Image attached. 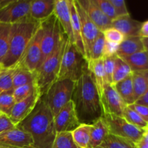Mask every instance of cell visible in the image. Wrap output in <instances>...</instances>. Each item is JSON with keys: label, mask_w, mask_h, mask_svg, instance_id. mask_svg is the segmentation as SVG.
I'll list each match as a JSON object with an SVG mask.
<instances>
[{"label": "cell", "mask_w": 148, "mask_h": 148, "mask_svg": "<svg viewBox=\"0 0 148 148\" xmlns=\"http://www.w3.org/2000/svg\"><path fill=\"white\" fill-rule=\"evenodd\" d=\"M30 4L27 0H10L0 10V23L13 25L30 19Z\"/></svg>", "instance_id": "10"}, {"label": "cell", "mask_w": 148, "mask_h": 148, "mask_svg": "<svg viewBox=\"0 0 148 148\" xmlns=\"http://www.w3.org/2000/svg\"><path fill=\"white\" fill-rule=\"evenodd\" d=\"M75 3L80 21L81 32H82L84 49H85V60L88 62L90 59V53L92 44L101 31L91 21L78 0H75Z\"/></svg>", "instance_id": "11"}, {"label": "cell", "mask_w": 148, "mask_h": 148, "mask_svg": "<svg viewBox=\"0 0 148 148\" xmlns=\"http://www.w3.org/2000/svg\"><path fill=\"white\" fill-rule=\"evenodd\" d=\"M110 134L127 139L137 144L143 138L145 130L130 124L124 117L113 114L103 115Z\"/></svg>", "instance_id": "8"}, {"label": "cell", "mask_w": 148, "mask_h": 148, "mask_svg": "<svg viewBox=\"0 0 148 148\" xmlns=\"http://www.w3.org/2000/svg\"><path fill=\"white\" fill-rule=\"evenodd\" d=\"M17 127L32 136L34 148H51L56 134L53 116L42 98L31 114Z\"/></svg>", "instance_id": "2"}, {"label": "cell", "mask_w": 148, "mask_h": 148, "mask_svg": "<svg viewBox=\"0 0 148 148\" xmlns=\"http://www.w3.org/2000/svg\"><path fill=\"white\" fill-rule=\"evenodd\" d=\"M143 23L134 20L130 15L116 18L111 22V27L121 32L124 37L140 36V28Z\"/></svg>", "instance_id": "19"}, {"label": "cell", "mask_w": 148, "mask_h": 148, "mask_svg": "<svg viewBox=\"0 0 148 148\" xmlns=\"http://www.w3.org/2000/svg\"><path fill=\"white\" fill-rule=\"evenodd\" d=\"M106 39L103 32H100L98 36L95 38L92 48H91L90 59L88 61L97 60L103 58V49L105 46Z\"/></svg>", "instance_id": "36"}, {"label": "cell", "mask_w": 148, "mask_h": 148, "mask_svg": "<svg viewBox=\"0 0 148 148\" xmlns=\"http://www.w3.org/2000/svg\"><path fill=\"white\" fill-rule=\"evenodd\" d=\"M10 0H0V10L9 4Z\"/></svg>", "instance_id": "48"}, {"label": "cell", "mask_w": 148, "mask_h": 148, "mask_svg": "<svg viewBox=\"0 0 148 148\" xmlns=\"http://www.w3.org/2000/svg\"><path fill=\"white\" fill-rule=\"evenodd\" d=\"M108 134L109 132H108V127L103 117H101L92 124L90 148L98 147Z\"/></svg>", "instance_id": "23"}, {"label": "cell", "mask_w": 148, "mask_h": 148, "mask_svg": "<svg viewBox=\"0 0 148 148\" xmlns=\"http://www.w3.org/2000/svg\"><path fill=\"white\" fill-rule=\"evenodd\" d=\"M38 88V87L36 82L30 84H27V85L14 88L12 92V95L14 98V101H15L16 103H18L20 101H23L25 98H26L29 95H31Z\"/></svg>", "instance_id": "37"}, {"label": "cell", "mask_w": 148, "mask_h": 148, "mask_svg": "<svg viewBox=\"0 0 148 148\" xmlns=\"http://www.w3.org/2000/svg\"><path fill=\"white\" fill-rule=\"evenodd\" d=\"M41 97L42 94L40 89L38 88L28 97L16 103L9 116L12 122L17 127L20 122L25 119L36 108Z\"/></svg>", "instance_id": "15"}, {"label": "cell", "mask_w": 148, "mask_h": 148, "mask_svg": "<svg viewBox=\"0 0 148 148\" xmlns=\"http://www.w3.org/2000/svg\"><path fill=\"white\" fill-rule=\"evenodd\" d=\"M40 23L30 18L11 25L7 55L1 62L5 69L15 65L25 52Z\"/></svg>", "instance_id": "3"}, {"label": "cell", "mask_w": 148, "mask_h": 148, "mask_svg": "<svg viewBox=\"0 0 148 148\" xmlns=\"http://www.w3.org/2000/svg\"><path fill=\"white\" fill-rule=\"evenodd\" d=\"M133 88H134L135 102L144 95L148 88V71L132 72Z\"/></svg>", "instance_id": "27"}, {"label": "cell", "mask_w": 148, "mask_h": 148, "mask_svg": "<svg viewBox=\"0 0 148 148\" xmlns=\"http://www.w3.org/2000/svg\"><path fill=\"white\" fill-rule=\"evenodd\" d=\"M55 0H33L30 4V17L36 21H43L54 12Z\"/></svg>", "instance_id": "18"}, {"label": "cell", "mask_w": 148, "mask_h": 148, "mask_svg": "<svg viewBox=\"0 0 148 148\" xmlns=\"http://www.w3.org/2000/svg\"><path fill=\"white\" fill-rule=\"evenodd\" d=\"M88 69L90 72L95 87L98 90L100 100L103 93L104 86L106 82L105 72L103 67V58L97 60H90L88 62Z\"/></svg>", "instance_id": "20"}, {"label": "cell", "mask_w": 148, "mask_h": 148, "mask_svg": "<svg viewBox=\"0 0 148 148\" xmlns=\"http://www.w3.org/2000/svg\"><path fill=\"white\" fill-rule=\"evenodd\" d=\"M1 114H1V113H0V116H1Z\"/></svg>", "instance_id": "51"}, {"label": "cell", "mask_w": 148, "mask_h": 148, "mask_svg": "<svg viewBox=\"0 0 148 148\" xmlns=\"http://www.w3.org/2000/svg\"><path fill=\"white\" fill-rule=\"evenodd\" d=\"M70 12L71 20H72V30L73 36V44L77 49L78 51L83 56L85 59V49H84L83 40L81 32V25L79 21V15L75 5V0H70Z\"/></svg>", "instance_id": "21"}, {"label": "cell", "mask_w": 148, "mask_h": 148, "mask_svg": "<svg viewBox=\"0 0 148 148\" xmlns=\"http://www.w3.org/2000/svg\"><path fill=\"white\" fill-rule=\"evenodd\" d=\"M40 23L42 28L40 66L53 53L63 33V30L54 13L46 20L40 22Z\"/></svg>", "instance_id": "7"}, {"label": "cell", "mask_w": 148, "mask_h": 148, "mask_svg": "<svg viewBox=\"0 0 148 148\" xmlns=\"http://www.w3.org/2000/svg\"><path fill=\"white\" fill-rule=\"evenodd\" d=\"M112 85L127 106L132 105L135 103L132 75Z\"/></svg>", "instance_id": "24"}, {"label": "cell", "mask_w": 148, "mask_h": 148, "mask_svg": "<svg viewBox=\"0 0 148 148\" xmlns=\"http://www.w3.org/2000/svg\"><path fill=\"white\" fill-rule=\"evenodd\" d=\"M142 140H143V143H144L148 147V129H147L146 130H145V132L144 134H143Z\"/></svg>", "instance_id": "47"}, {"label": "cell", "mask_w": 148, "mask_h": 148, "mask_svg": "<svg viewBox=\"0 0 148 148\" xmlns=\"http://www.w3.org/2000/svg\"><path fill=\"white\" fill-rule=\"evenodd\" d=\"M17 70V66H13L6 69L4 72L0 75V93L8 91H12L13 88V77Z\"/></svg>", "instance_id": "33"}, {"label": "cell", "mask_w": 148, "mask_h": 148, "mask_svg": "<svg viewBox=\"0 0 148 148\" xmlns=\"http://www.w3.org/2000/svg\"><path fill=\"white\" fill-rule=\"evenodd\" d=\"M12 91L0 93V113L10 116L11 111L16 103L12 95Z\"/></svg>", "instance_id": "35"}, {"label": "cell", "mask_w": 148, "mask_h": 148, "mask_svg": "<svg viewBox=\"0 0 148 148\" xmlns=\"http://www.w3.org/2000/svg\"><path fill=\"white\" fill-rule=\"evenodd\" d=\"M51 148H77L72 138V132H57L52 144Z\"/></svg>", "instance_id": "32"}, {"label": "cell", "mask_w": 148, "mask_h": 148, "mask_svg": "<svg viewBox=\"0 0 148 148\" xmlns=\"http://www.w3.org/2000/svg\"><path fill=\"white\" fill-rule=\"evenodd\" d=\"M92 124H81L72 132V138L77 148H90Z\"/></svg>", "instance_id": "26"}, {"label": "cell", "mask_w": 148, "mask_h": 148, "mask_svg": "<svg viewBox=\"0 0 148 148\" xmlns=\"http://www.w3.org/2000/svg\"><path fill=\"white\" fill-rule=\"evenodd\" d=\"M53 120L56 133L62 132H72L81 124L72 100L68 102L53 117Z\"/></svg>", "instance_id": "13"}, {"label": "cell", "mask_w": 148, "mask_h": 148, "mask_svg": "<svg viewBox=\"0 0 148 148\" xmlns=\"http://www.w3.org/2000/svg\"><path fill=\"white\" fill-rule=\"evenodd\" d=\"M0 147L34 148V143L28 132L15 127L0 134Z\"/></svg>", "instance_id": "14"}, {"label": "cell", "mask_w": 148, "mask_h": 148, "mask_svg": "<svg viewBox=\"0 0 148 148\" xmlns=\"http://www.w3.org/2000/svg\"><path fill=\"white\" fill-rule=\"evenodd\" d=\"M89 18L98 30L103 32L111 27V20L103 13L95 0H78Z\"/></svg>", "instance_id": "16"}, {"label": "cell", "mask_w": 148, "mask_h": 148, "mask_svg": "<svg viewBox=\"0 0 148 148\" xmlns=\"http://www.w3.org/2000/svg\"><path fill=\"white\" fill-rule=\"evenodd\" d=\"M72 100L80 124H92L102 117L101 101L88 64L75 82Z\"/></svg>", "instance_id": "1"}, {"label": "cell", "mask_w": 148, "mask_h": 148, "mask_svg": "<svg viewBox=\"0 0 148 148\" xmlns=\"http://www.w3.org/2000/svg\"><path fill=\"white\" fill-rule=\"evenodd\" d=\"M132 71L128 64L119 56H116L115 67H114V75H113L112 85L123 80L130 75H132Z\"/></svg>", "instance_id": "30"}, {"label": "cell", "mask_w": 148, "mask_h": 148, "mask_svg": "<svg viewBox=\"0 0 148 148\" xmlns=\"http://www.w3.org/2000/svg\"><path fill=\"white\" fill-rule=\"evenodd\" d=\"M100 101L103 115L113 114L122 116L124 110L127 106L114 86L108 83L104 86L103 93Z\"/></svg>", "instance_id": "12"}, {"label": "cell", "mask_w": 148, "mask_h": 148, "mask_svg": "<svg viewBox=\"0 0 148 148\" xmlns=\"http://www.w3.org/2000/svg\"><path fill=\"white\" fill-rule=\"evenodd\" d=\"M17 70L13 77V88H17L18 87L33 83L36 82V73L30 72L25 68L21 67L17 64Z\"/></svg>", "instance_id": "28"}, {"label": "cell", "mask_w": 148, "mask_h": 148, "mask_svg": "<svg viewBox=\"0 0 148 148\" xmlns=\"http://www.w3.org/2000/svg\"><path fill=\"white\" fill-rule=\"evenodd\" d=\"M103 33L106 40L108 42H111V43L120 44L125 38L124 36L121 32H119L118 30L112 27L106 29Z\"/></svg>", "instance_id": "40"}, {"label": "cell", "mask_w": 148, "mask_h": 148, "mask_svg": "<svg viewBox=\"0 0 148 148\" xmlns=\"http://www.w3.org/2000/svg\"><path fill=\"white\" fill-rule=\"evenodd\" d=\"M116 13L117 17L130 15L124 0H109Z\"/></svg>", "instance_id": "41"}, {"label": "cell", "mask_w": 148, "mask_h": 148, "mask_svg": "<svg viewBox=\"0 0 148 148\" xmlns=\"http://www.w3.org/2000/svg\"><path fill=\"white\" fill-rule=\"evenodd\" d=\"M135 103L140 104V105H144L146 106H148V88L144 95H142L138 100L135 102Z\"/></svg>", "instance_id": "46"}, {"label": "cell", "mask_w": 148, "mask_h": 148, "mask_svg": "<svg viewBox=\"0 0 148 148\" xmlns=\"http://www.w3.org/2000/svg\"><path fill=\"white\" fill-rule=\"evenodd\" d=\"M140 36L142 38H148V20L143 23L140 28Z\"/></svg>", "instance_id": "45"}, {"label": "cell", "mask_w": 148, "mask_h": 148, "mask_svg": "<svg viewBox=\"0 0 148 148\" xmlns=\"http://www.w3.org/2000/svg\"><path fill=\"white\" fill-rule=\"evenodd\" d=\"M116 56V55L110 56V57H103L106 82L110 85H112L113 83V75H114V67H115Z\"/></svg>", "instance_id": "38"}, {"label": "cell", "mask_w": 148, "mask_h": 148, "mask_svg": "<svg viewBox=\"0 0 148 148\" xmlns=\"http://www.w3.org/2000/svg\"><path fill=\"white\" fill-rule=\"evenodd\" d=\"M128 106L136 111L140 116V117L148 124V106L135 103Z\"/></svg>", "instance_id": "42"}, {"label": "cell", "mask_w": 148, "mask_h": 148, "mask_svg": "<svg viewBox=\"0 0 148 148\" xmlns=\"http://www.w3.org/2000/svg\"><path fill=\"white\" fill-rule=\"evenodd\" d=\"M67 36L62 33L53 53L44 61L36 72V83L42 95L57 79L61 60L64 50Z\"/></svg>", "instance_id": "4"}, {"label": "cell", "mask_w": 148, "mask_h": 148, "mask_svg": "<svg viewBox=\"0 0 148 148\" xmlns=\"http://www.w3.org/2000/svg\"><path fill=\"white\" fill-rule=\"evenodd\" d=\"M120 58L130 66L132 72L148 71V52L147 51Z\"/></svg>", "instance_id": "25"}, {"label": "cell", "mask_w": 148, "mask_h": 148, "mask_svg": "<svg viewBox=\"0 0 148 148\" xmlns=\"http://www.w3.org/2000/svg\"><path fill=\"white\" fill-rule=\"evenodd\" d=\"M11 25L0 23V63H1L8 51Z\"/></svg>", "instance_id": "31"}, {"label": "cell", "mask_w": 148, "mask_h": 148, "mask_svg": "<svg viewBox=\"0 0 148 148\" xmlns=\"http://www.w3.org/2000/svg\"><path fill=\"white\" fill-rule=\"evenodd\" d=\"M16 126L12 122L10 119L7 116L1 114L0 116V134L14 128Z\"/></svg>", "instance_id": "43"}, {"label": "cell", "mask_w": 148, "mask_h": 148, "mask_svg": "<svg viewBox=\"0 0 148 148\" xmlns=\"http://www.w3.org/2000/svg\"><path fill=\"white\" fill-rule=\"evenodd\" d=\"M53 13L57 17V20L63 32L67 36L68 39L73 43L70 0H55Z\"/></svg>", "instance_id": "17"}, {"label": "cell", "mask_w": 148, "mask_h": 148, "mask_svg": "<svg viewBox=\"0 0 148 148\" xmlns=\"http://www.w3.org/2000/svg\"><path fill=\"white\" fill-rule=\"evenodd\" d=\"M119 46V44L111 43V42H108L106 40L103 49V57H110V56L116 55Z\"/></svg>", "instance_id": "44"}, {"label": "cell", "mask_w": 148, "mask_h": 148, "mask_svg": "<svg viewBox=\"0 0 148 148\" xmlns=\"http://www.w3.org/2000/svg\"><path fill=\"white\" fill-rule=\"evenodd\" d=\"M95 1L103 13L111 21L117 18L115 10L109 0H95Z\"/></svg>", "instance_id": "39"}, {"label": "cell", "mask_w": 148, "mask_h": 148, "mask_svg": "<svg viewBox=\"0 0 148 148\" xmlns=\"http://www.w3.org/2000/svg\"><path fill=\"white\" fill-rule=\"evenodd\" d=\"M41 38L42 28L40 23L25 52L16 64L36 73L41 59Z\"/></svg>", "instance_id": "9"}, {"label": "cell", "mask_w": 148, "mask_h": 148, "mask_svg": "<svg viewBox=\"0 0 148 148\" xmlns=\"http://www.w3.org/2000/svg\"><path fill=\"white\" fill-rule=\"evenodd\" d=\"M145 51L143 38L140 36L127 37L119 44L116 56L123 57Z\"/></svg>", "instance_id": "22"}, {"label": "cell", "mask_w": 148, "mask_h": 148, "mask_svg": "<svg viewBox=\"0 0 148 148\" xmlns=\"http://www.w3.org/2000/svg\"><path fill=\"white\" fill-rule=\"evenodd\" d=\"M75 82L68 79L56 80L42 95L41 98L49 107L53 117L68 102L72 101Z\"/></svg>", "instance_id": "6"}, {"label": "cell", "mask_w": 148, "mask_h": 148, "mask_svg": "<svg viewBox=\"0 0 148 148\" xmlns=\"http://www.w3.org/2000/svg\"><path fill=\"white\" fill-rule=\"evenodd\" d=\"M0 148H1V147H0Z\"/></svg>", "instance_id": "52"}, {"label": "cell", "mask_w": 148, "mask_h": 148, "mask_svg": "<svg viewBox=\"0 0 148 148\" xmlns=\"http://www.w3.org/2000/svg\"><path fill=\"white\" fill-rule=\"evenodd\" d=\"M122 117H124L130 124H132L137 128L143 130H146L148 129L147 123L145 121L136 111L130 108L128 106L124 110Z\"/></svg>", "instance_id": "34"}, {"label": "cell", "mask_w": 148, "mask_h": 148, "mask_svg": "<svg viewBox=\"0 0 148 148\" xmlns=\"http://www.w3.org/2000/svg\"><path fill=\"white\" fill-rule=\"evenodd\" d=\"M5 70H6V69L4 67V66H3L2 64L0 63V75H1L3 72H4Z\"/></svg>", "instance_id": "50"}, {"label": "cell", "mask_w": 148, "mask_h": 148, "mask_svg": "<svg viewBox=\"0 0 148 148\" xmlns=\"http://www.w3.org/2000/svg\"><path fill=\"white\" fill-rule=\"evenodd\" d=\"M96 148H138L134 143L127 139L108 134L102 143Z\"/></svg>", "instance_id": "29"}, {"label": "cell", "mask_w": 148, "mask_h": 148, "mask_svg": "<svg viewBox=\"0 0 148 148\" xmlns=\"http://www.w3.org/2000/svg\"><path fill=\"white\" fill-rule=\"evenodd\" d=\"M143 43H144L145 49V51H147L148 52V38H143Z\"/></svg>", "instance_id": "49"}, {"label": "cell", "mask_w": 148, "mask_h": 148, "mask_svg": "<svg viewBox=\"0 0 148 148\" xmlns=\"http://www.w3.org/2000/svg\"><path fill=\"white\" fill-rule=\"evenodd\" d=\"M87 64L88 62L83 56L67 38L56 80L68 79L77 82Z\"/></svg>", "instance_id": "5"}]
</instances>
